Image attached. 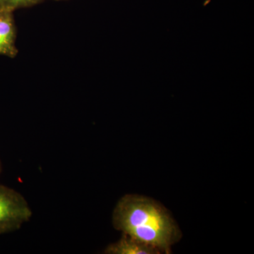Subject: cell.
Masks as SVG:
<instances>
[{"label": "cell", "instance_id": "7", "mask_svg": "<svg viewBox=\"0 0 254 254\" xmlns=\"http://www.w3.org/2000/svg\"><path fill=\"white\" fill-rule=\"evenodd\" d=\"M53 1H63V0H53Z\"/></svg>", "mask_w": 254, "mask_h": 254}, {"label": "cell", "instance_id": "2", "mask_svg": "<svg viewBox=\"0 0 254 254\" xmlns=\"http://www.w3.org/2000/svg\"><path fill=\"white\" fill-rule=\"evenodd\" d=\"M31 216V209L24 197L0 185V235L18 230Z\"/></svg>", "mask_w": 254, "mask_h": 254}, {"label": "cell", "instance_id": "6", "mask_svg": "<svg viewBox=\"0 0 254 254\" xmlns=\"http://www.w3.org/2000/svg\"><path fill=\"white\" fill-rule=\"evenodd\" d=\"M1 171H2V165H1V160H0V174L1 173Z\"/></svg>", "mask_w": 254, "mask_h": 254}, {"label": "cell", "instance_id": "5", "mask_svg": "<svg viewBox=\"0 0 254 254\" xmlns=\"http://www.w3.org/2000/svg\"><path fill=\"white\" fill-rule=\"evenodd\" d=\"M44 0H0V9L14 11L22 8L31 7Z\"/></svg>", "mask_w": 254, "mask_h": 254}, {"label": "cell", "instance_id": "4", "mask_svg": "<svg viewBox=\"0 0 254 254\" xmlns=\"http://www.w3.org/2000/svg\"><path fill=\"white\" fill-rule=\"evenodd\" d=\"M106 254H160L158 250L123 234L121 239L105 249Z\"/></svg>", "mask_w": 254, "mask_h": 254}, {"label": "cell", "instance_id": "3", "mask_svg": "<svg viewBox=\"0 0 254 254\" xmlns=\"http://www.w3.org/2000/svg\"><path fill=\"white\" fill-rule=\"evenodd\" d=\"M16 39L14 11L0 9V55L14 58L18 53Z\"/></svg>", "mask_w": 254, "mask_h": 254}, {"label": "cell", "instance_id": "1", "mask_svg": "<svg viewBox=\"0 0 254 254\" xmlns=\"http://www.w3.org/2000/svg\"><path fill=\"white\" fill-rule=\"evenodd\" d=\"M114 227L123 234L149 245L160 254L171 253V247L181 238L176 222L167 209L142 195H125L117 203Z\"/></svg>", "mask_w": 254, "mask_h": 254}]
</instances>
